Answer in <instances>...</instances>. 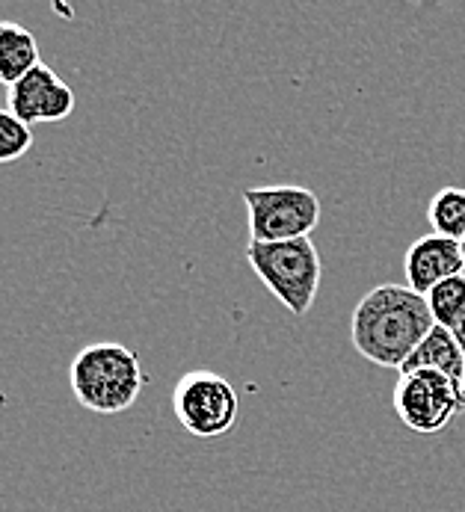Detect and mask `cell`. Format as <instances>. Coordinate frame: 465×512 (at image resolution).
I'll return each instance as SVG.
<instances>
[{"instance_id":"cell-16","label":"cell","mask_w":465,"mask_h":512,"mask_svg":"<svg viewBox=\"0 0 465 512\" xmlns=\"http://www.w3.org/2000/svg\"><path fill=\"white\" fill-rule=\"evenodd\" d=\"M463 394H465V370H463Z\"/></svg>"},{"instance_id":"cell-15","label":"cell","mask_w":465,"mask_h":512,"mask_svg":"<svg viewBox=\"0 0 465 512\" xmlns=\"http://www.w3.org/2000/svg\"><path fill=\"white\" fill-rule=\"evenodd\" d=\"M460 246H463V264H465V240H463V243H460Z\"/></svg>"},{"instance_id":"cell-4","label":"cell","mask_w":465,"mask_h":512,"mask_svg":"<svg viewBox=\"0 0 465 512\" xmlns=\"http://www.w3.org/2000/svg\"><path fill=\"white\" fill-rule=\"evenodd\" d=\"M249 243H285L309 237L320 222V199L309 187H246Z\"/></svg>"},{"instance_id":"cell-8","label":"cell","mask_w":465,"mask_h":512,"mask_svg":"<svg viewBox=\"0 0 465 512\" xmlns=\"http://www.w3.org/2000/svg\"><path fill=\"white\" fill-rule=\"evenodd\" d=\"M460 273H465L463 246L442 234L418 237L403 258L406 285H409V291L421 293V296H427L436 285H442L445 279L460 276Z\"/></svg>"},{"instance_id":"cell-7","label":"cell","mask_w":465,"mask_h":512,"mask_svg":"<svg viewBox=\"0 0 465 512\" xmlns=\"http://www.w3.org/2000/svg\"><path fill=\"white\" fill-rule=\"evenodd\" d=\"M6 104L9 113H15L24 125H39V122L51 125L75 113V92L51 66L39 63L15 86H9Z\"/></svg>"},{"instance_id":"cell-14","label":"cell","mask_w":465,"mask_h":512,"mask_svg":"<svg viewBox=\"0 0 465 512\" xmlns=\"http://www.w3.org/2000/svg\"><path fill=\"white\" fill-rule=\"evenodd\" d=\"M451 332H454L457 344L463 347V353H465V314H463V317H460V320H457V323H454V329H451Z\"/></svg>"},{"instance_id":"cell-6","label":"cell","mask_w":465,"mask_h":512,"mask_svg":"<svg viewBox=\"0 0 465 512\" xmlns=\"http://www.w3.org/2000/svg\"><path fill=\"white\" fill-rule=\"evenodd\" d=\"M394 412L418 436H436L465 412L463 385L439 370L400 373L394 385Z\"/></svg>"},{"instance_id":"cell-2","label":"cell","mask_w":465,"mask_h":512,"mask_svg":"<svg viewBox=\"0 0 465 512\" xmlns=\"http://www.w3.org/2000/svg\"><path fill=\"white\" fill-rule=\"evenodd\" d=\"M69 382L83 409L95 415H119L137 403L146 385V370L140 365V356L125 344L98 341L75 356Z\"/></svg>"},{"instance_id":"cell-13","label":"cell","mask_w":465,"mask_h":512,"mask_svg":"<svg viewBox=\"0 0 465 512\" xmlns=\"http://www.w3.org/2000/svg\"><path fill=\"white\" fill-rule=\"evenodd\" d=\"M33 148V131L9 107H0V163L21 160Z\"/></svg>"},{"instance_id":"cell-11","label":"cell","mask_w":465,"mask_h":512,"mask_svg":"<svg viewBox=\"0 0 465 512\" xmlns=\"http://www.w3.org/2000/svg\"><path fill=\"white\" fill-rule=\"evenodd\" d=\"M427 220L433 225V234H442L448 240H465V190L463 187H442L427 205Z\"/></svg>"},{"instance_id":"cell-5","label":"cell","mask_w":465,"mask_h":512,"mask_svg":"<svg viewBox=\"0 0 465 512\" xmlns=\"http://www.w3.org/2000/svg\"><path fill=\"white\" fill-rule=\"evenodd\" d=\"M172 412L190 436L220 439L232 433L240 418V397L226 376L214 370H190L172 391Z\"/></svg>"},{"instance_id":"cell-1","label":"cell","mask_w":465,"mask_h":512,"mask_svg":"<svg viewBox=\"0 0 465 512\" xmlns=\"http://www.w3.org/2000/svg\"><path fill=\"white\" fill-rule=\"evenodd\" d=\"M433 326L436 320L427 296L400 285H377L353 308L350 341L356 353L371 365L391 367L400 373V367L433 332Z\"/></svg>"},{"instance_id":"cell-3","label":"cell","mask_w":465,"mask_h":512,"mask_svg":"<svg viewBox=\"0 0 465 512\" xmlns=\"http://www.w3.org/2000/svg\"><path fill=\"white\" fill-rule=\"evenodd\" d=\"M246 261L261 285L294 317H306L323 282V261L311 237L285 243H249Z\"/></svg>"},{"instance_id":"cell-10","label":"cell","mask_w":465,"mask_h":512,"mask_svg":"<svg viewBox=\"0 0 465 512\" xmlns=\"http://www.w3.org/2000/svg\"><path fill=\"white\" fill-rule=\"evenodd\" d=\"M39 42L18 21H0V83L15 86L39 66Z\"/></svg>"},{"instance_id":"cell-9","label":"cell","mask_w":465,"mask_h":512,"mask_svg":"<svg viewBox=\"0 0 465 512\" xmlns=\"http://www.w3.org/2000/svg\"><path fill=\"white\" fill-rule=\"evenodd\" d=\"M412 370H439L463 385L465 353L457 344L454 332L445 326H433V332L418 344V350L406 359V365L400 367V373H412Z\"/></svg>"},{"instance_id":"cell-12","label":"cell","mask_w":465,"mask_h":512,"mask_svg":"<svg viewBox=\"0 0 465 512\" xmlns=\"http://www.w3.org/2000/svg\"><path fill=\"white\" fill-rule=\"evenodd\" d=\"M427 305L433 311L436 326L454 329V323L465 314V273L445 279L442 285H436L427 293Z\"/></svg>"}]
</instances>
